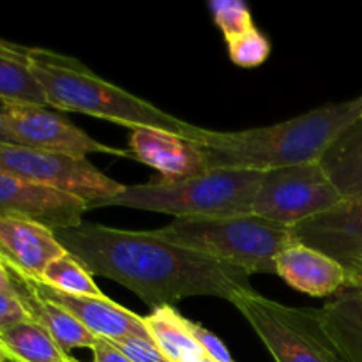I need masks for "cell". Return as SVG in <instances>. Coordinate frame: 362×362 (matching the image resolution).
<instances>
[{
  "label": "cell",
  "mask_w": 362,
  "mask_h": 362,
  "mask_svg": "<svg viewBox=\"0 0 362 362\" xmlns=\"http://www.w3.org/2000/svg\"><path fill=\"white\" fill-rule=\"evenodd\" d=\"M64 250L92 276L108 278L136 293L147 306H172L187 297L233 303L255 292L246 271L151 232L80 223L53 230Z\"/></svg>",
  "instance_id": "1"
},
{
  "label": "cell",
  "mask_w": 362,
  "mask_h": 362,
  "mask_svg": "<svg viewBox=\"0 0 362 362\" xmlns=\"http://www.w3.org/2000/svg\"><path fill=\"white\" fill-rule=\"evenodd\" d=\"M362 117V95L315 108L299 117L244 131L204 129L200 148L207 170L271 172L320 161L343 129Z\"/></svg>",
  "instance_id": "2"
},
{
  "label": "cell",
  "mask_w": 362,
  "mask_h": 362,
  "mask_svg": "<svg viewBox=\"0 0 362 362\" xmlns=\"http://www.w3.org/2000/svg\"><path fill=\"white\" fill-rule=\"evenodd\" d=\"M28 62L48 106L59 112H78L124 127L165 131L200 144L204 127L166 113L126 88L103 80L80 60L46 48L28 46Z\"/></svg>",
  "instance_id": "3"
},
{
  "label": "cell",
  "mask_w": 362,
  "mask_h": 362,
  "mask_svg": "<svg viewBox=\"0 0 362 362\" xmlns=\"http://www.w3.org/2000/svg\"><path fill=\"white\" fill-rule=\"evenodd\" d=\"M264 172L209 170L187 179H156L124 186L113 197L94 202L95 207H127L177 218H211L253 212Z\"/></svg>",
  "instance_id": "4"
},
{
  "label": "cell",
  "mask_w": 362,
  "mask_h": 362,
  "mask_svg": "<svg viewBox=\"0 0 362 362\" xmlns=\"http://www.w3.org/2000/svg\"><path fill=\"white\" fill-rule=\"evenodd\" d=\"M156 235L240 267L247 274H276L278 257L296 243L292 228L257 214L177 218Z\"/></svg>",
  "instance_id": "5"
},
{
  "label": "cell",
  "mask_w": 362,
  "mask_h": 362,
  "mask_svg": "<svg viewBox=\"0 0 362 362\" xmlns=\"http://www.w3.org/2000/svg\"><path fill=\"white\" fill-rule=\"evenodd\" d=\"M232 304L276 362H346L325 332L318 310L286 306L258 292L239 296Z\"/></svg>",
  "instance_id": "6"
},
{
  "label": "cell",
  "mask_w": 362,
  "mask_h": 362,
  "mask_svg": "<svg viewBox=\"0 0 362 362\" xmlns=\"http://www.w3.org/2000/svg\"><path fill=\"white\" fill-rule=\"evenodd\" d=\"M0 172L73 194L88 205L106 200L124 187L87 158L55 154L9 141H0Z\"/></svg>",
  "instance_id": "7"
},
{
  "label": "cell",
  "mask_w": 362,
  "mask_h": 362,
  "mask_svg": "<svg viewBox=\"0 0 362 362\" xmlns=\"http://www.w3.org/2000/svg\"><path fill=\"white\" fill-rule=\"evenodd\" d=\"M341 200L320 163H306L265 172L255 197L253 214L292 228Z\"/></svg>",
  "instance_id": "8"
},
{
  "label": "cell",
  "mask_w": 362,
  "mask_h": 362,
  "mask_svg": "<svg viewBox=\"0 0 362 362\" xmlns=\"http://www.w3.org/2000/svg\"><path fill=\"white\" fill-rule=\"evenodd\" d=\"M0 124H2L4 140L9 144L73 156V158L110 154L117 158L134 159L131 151H122L98 141L69 122L64 115L49 112L46 106L4 105Z\"/></svg>",
  "instance_id": "9"
},
{
  "label": "cell",
  "mask_w": 362,
  "mask_h": 362,
  "mask_svg": "<svg viewBox=\"0 0 362 362\" xmlns=\"http://www.w3.org/2000/svg\"><path fill=\"white\" fill-rule=\"evenodd\" d=\"M297 243L338 262L354 288L362 281V194L343 198L329 211L292 226Z\"/></svg>",
  "instance_id": "10"
},
{
  "label": "cell",
  "mask_w": 362,
  "mask_h": 362,
  "mask_svg": "<svg viewBox=\"0 0 362 362\" xmlns=\"http://www.w3.org/2000/svg\"><path fill=\"white\" fill-rule=\"evenodd\" d=\"M87 202L0 172V216L30 219L52 230L83 223Z\"/></svg>",
  "instance_id": "11"
},
{
  "label": "cell",
  "mask_w": 362,
  "mask_h": 362,
  "mask_svg": "<svg viewBox=\"0 0 362 362\" xmlns=\"http://www.w3.org/2000/svg\"><path fill=\"white\" fill-rule=\"evenodd\" d=\"M25 279L39 296L69 311L95 338L106 339V341H119V339L133 338V336L151 338L144 317L133 313V311L120 306V304L113 303L108 297L69 296V293L52 288L46 283H42L41 279Z\"/></svg>",
  "instance_id": "12"
},
{
  "label": "cell",
  "mask_w": 362,
  "mask_h": 362,
  "mask_svg": "<svg viewBox=\"0 0 362 362\" xmlns=\"http://www.w3.org/2000/svg\"><path fill=\"white\" fill-rule=\"evenodd\" d=\"M66 253L52 228L30 219L0 216V258L18 274L41 279L45 269Z\"/></svg>",
  "instance_id": "13"
},
{
  "label": "cell",
  "mask_w": 362,
  "mask_h": 362,
  "mask_svg": "<svg viewBox=\"0 0 362 362\" xmlns=\"http://www.w3.org/2000/svg\"><path fill=\"white\" fill-rule=\"evenodd\" d=\"M129 151L134 161L158 170L161 179L177 180L209 172L198 141L140 127L129 134Z\"/></svg>",
  "instance_id": "14"
},
{
  "label": "cell",
  "mask_w": 362,
  "mask_h": 362,
  "mask_svg": "<svg viewBox=\"0 0 362 362\" xmlns=\"http://www.w3.org/2000/svg\"><path fill=\"white\" fill-rule=\"evenodd\" d=\"M276 276L297 292L313 297L332 296L349 286V276L338 262L297 240L278 257Z\"/></svg>",
  "instance_id": "15"
},
{
  "label": "cell",
  "mask_w": 362,
  "mask_h": 362,
  "mask_svg": "<svg viewBox=\"0 0 362 362\" xmlns=\"http://www.w3.org/2000/svg\"><path fill=\"white\" fill-rule=\"evenodd\" d=\"M9 272L18 299L21 300L23 308L27 310L30 320L41 325L55 339V343L64 352L69 354L74 349H92L98 343L99 338H95L87 327H83L69 311L39 296L28 285L27 279L18 274V272H14L13 269H9Z\"/></svg>",
  "instance_id": "16"
},
{
  "label": "cell",
  "mask_w": 362,
  "mask_h": 362,
  "mask_svg": "<svg viewBox=\"0 0 362 362\" xmlns=\"http://www.w3.org/2000/svg\"><path fill=\"white\" fill-rule=\"evenodd\" d=\"M322 325L346 362H362V286L345 288L322 310Z\"/></svg>",
  "instance_id": "17"
},
{
  "label": "cell",
  "mask_w": 362,
  "mask_h": 362,
  "mask_svg": "<svg viewBox=\"0 0 362 362\" xmlns=\"http://www.w3.org/2000/svg\"><path fill=\"white\" fill-rule=\"evenodd\" d=\"M318 163L341 198L362 194V117L334 138Z\"/></svg>",
  "instance_id": "18"
},
{
  "label": "cell",
  "mask_w": 362,
  "mask_h": 362,
  "mask_svg": "<svg viewBox=\"0 0 362 362\" xmlns=\"http://www.w3.org/2000/svg\"><path fill=\"white\" fill-rule=\"evenodd\" d=\"M0 103L46 106L45 92L28 62V46L0 37Z\"/></svg>",
  "instance_id": "19"
},
{
  "label": "cell",
  "mask_w": 362,
  "mask_h": 362,
  "mask_svg": "<svg viewBox=\"0 0 362 362\" xmlns=\"http://www.w3.org/2000/svg\"><path fill=\"white\" fill-rule=\"evenodd\" d=\"M148 336L172 362H182L189 356H205L200 343L191 334L187 318H184L173 306L154 308L151 315L144 317Z\"/></svg>",
  "instance_id": "20"
},
{
  "label": "cell",
  "mask_w": 362,
  "mask_h": 362,
  "mask_svg": "<svg viewBox=\"0 0 362 362\" xmlns=\"http://www.w3.org/2000/svg\"><path fill=\"white\" fill-rule=\"evenodd\" d=\"M0 345L14 362H67L71 359L69 354L64 352L34 320L20 322L0 331Z\"/></svg>",
  "instance_id": "21"
},
{
  "label": "cell",
  "mask_w": 362,
  "mask_h": 362,
  "mask_svg": "<svg viewBox=\"0 0 362 362\" xmlns=\"http://www.w3.org/2000/svg\"><path fill=\"white\" fill-rule=\"evenodd\" d=\"M42 283L59 292L69 293L78 297H106L94 281V276L87 271L83 264L64 253L57 260H53L42 272Z\"/></svg>",
  "instance_id": "22"
},
{
  "label": "cell",
  "mask_w": 362,
  "mask_h": 362,
  "mask_svg": "<svg viewBox=\"0 0 362 362\" xmlns=\"http://www.w3.org/2000/svg\"><path fill=\"white\" fill-rule=\"evenodd\" d=\"M209 9L226 41H232L255 27L250 7L243 0H212L209 2Z\"/></svg>",
  "instance_id": "23"
},
{
  "label": "cell",
  "mask_w": 362,
  "mask_h": 362,
  "mask_svg": "<svg viewBox=\"0 0 362 362\" xmlns=\"http://www.w3.org/2000/svg\"><path fill=\"white\" fill-rule=\"evenodd\" d=\"M226 45H228L230 60L244 69L262 66L271 55V42L257 27L232 41H226Z\"/></svg>",
  "instance_id": "24"
},
{
  "label": "cell",
  "mask_w": 362,
  "mask_h": 362,
  "mask_svg": "<svg viewBox=\"0 0 362 362\" xmlns=\"http://www.w3.org/2000/svg\"><path fill=\"white\" fill-rule=\"evenodd\" d=\"M112 343L133 362H172L151 338L133 336V338H124Z\"/></svg>",
  "instance_id": "25"
},
{
  "label": "cell",
  "mask_w": 362,
  "mask_h": 362,
  "mask_svg": "<svg viewBox=\"0 0 362 362\" xmlns=\"http://www.w3.org/2000/svg\"><path fill=\"white\" fill-rule=\"evenodd\" d=\"M187 325H189L191 334H193L194 339L200 343V346L204 349L205 356H207L209 359L216 362H233L228 349L225 346V343H223L214 332H211L202 324H197V322L187 320Z\"/></svg>",
  "instance_id": "26"
},
{
  "label": "cell",
  "mask_w": 362,
  "mask_h": 362,
  "mask_svg": "<svg viewBox=\"0 0 362 362\" xmlns=\"http://www.w3.org/2000/svg\"><path fill=\"white\" fill-rule=\"evenodd\" d=\"M25 320H30V317H28L27 310L18 299L16 293L0 290V331Z\"/></svg>",
  "instance_id": "27"
},
{
  "label": "cell",
  "mask_w": 362,
  "mask_h": 362,
  "mask_svg": "<svg viewBox=\"0 0 362 362\" xmlns=\"http://www.w3.org/2000/svg\"><path fill=\"white\" fill-rule=\"evenodd\" d=\"M92 362H133L126 354L120 352L112 341L106 339H98L92 346Z\"/></svg>",
  "instance_id": "28"
},
{
  "label": "cell",
  "mask_w": 362,
  "mask_h": 362,
  "mask_svg": "<svg viewBox=\"0 0 362 362\" xmlns=\"http://www.w3.org/2000/svg\"><path fill=\"white\" fill-rule=\"evenodd\" d=\"M0 290L9 293H16V290H14V285H13V278H11V272L2 258H0Z\"/></svg>",
  "instance_id": "29"
},
{
  "label": "cell",
  "mask_w": 362,
  "mask_h": 362,
  "mask_svg": "<svg viewBox=\"0 0 362 362\" xmlns=\"http://www.w3.org/2000/svg\"><path fill=\"white\" fill-rule=\"evenodd\" d=\"M182 362H216V361L209 359L207 356H189V357H186Z\"/></svg>",
  "instance_id": "30"
},
{
  "label": "cell",
  "mask_w": 362,
  "mask_h": 362,
  "mask_svg": "<svg viewBox=\"0 0 362 362\" xmlns=\"http://www.w3.org/2000/svg\"><path fill=\"white\" fill-rule=\"evenodd\" d=\"M0 362H11V359H9V357H7L6 350H4V349H2V345H0Z\"/></svg>",
  "instance_id": "31"
},
{
  "label": "cell",
  "mask_w": 362,
  "mask_h": 362,
  "mask_svg": "<svg viewBox=\"0 0 362 362\" xmlns=\"http://www.w3.org/2000/svg\"><path fill=\"white\" fill-rule=\"evenodd\" d=\"M2 110H4V105L0 103V120H2ZM0 141H6L4 140V133H2V124H0Z\"/></svg>",
  "instance_id": "32"
},
{
  "label": "cell",
  "mask_w": 362,
  "mask_h": 362,
  "mask_svg": "<svg viewBox=\"0 0 362 362\" xmlns=\"http://www.w3.org/2000/svg\"><path fill=\"white\" fill-rule=\"evenodd\" d=\"M67 362H80V361H76V359H73V357H71V359L67 361Z\"/></svg>",
  "instance_id": "33"
},
{
  "label": "cell",
  "mask_w": 362,
  "mask_h": 362,
  "mask_svg": "<svg viewBox=\"0 0 362 362\" xmlns=\"http://www.w3.org/2000/svg\"><path fill=\"white\" fill-rule=\"evenodd\" d=\"M359 286H362V281H361V283H359Z\"/></svg>",
  "instance_id": "34"
},
{
  "label": "cell",
  "mask_w": 362,
  "mask_h": 362,
  "mask_svg": "<svg viewBox=\"0 0 362 362\" xmlns=\"http://www.w3.org/2000/svg\"><path fill=\"white\" fill-rule=\"evenodd\" d=\"M11 362H14V361H11Z\"/></svg>",
  "instance_id": "35"
}]
</instances>
